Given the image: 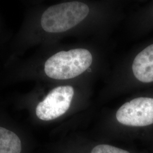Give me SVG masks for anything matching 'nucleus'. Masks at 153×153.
<instances>
[{
  "label": "nucleus",
  "instance_id": "f257e3e1",
  "mask_svg": "<svg viewBox=\"0 0 153 153\" xmlns=\"http://www.w3.org/2000/svg\"><path fill=\"white\" fill-rule=\"evenodd\" d=\"M74 95L71 85H59L52 88L35 107L36 116L42 121L55 120L69 109Z\"/></svg>",
  "mask_w": 153,
  "mask_h": 153
},
{
  "label": "nucleus",
  "instance_id": "f03ea898",
  "mask_svg": "<svg viewBox=\"0 0 153 153\" xmlns=\"http://www.w3.org/2000/svg\"><path fill=\"white\" fill-rule=\"evenodd\" d=\"M117 121L123 125L145 126L153 124V98L140 97L123 104L116 112Z\"/></svg>",
  "mask_w": 153,
  "mask_h": 153
},
{
  "label": "nucleus",
  "instance_id": "7ed1b4c3",
  "mask_svg": "<svg viewBox=\"0 0 153 153\" xmlns=\"http://www.w3.org/2000/svg\"><path fill=\"white\" fill-rule=\"evenodd\" d=\"M132 71L140 81L143 83L153 82V44L136 56L133 62Z\"/></svg>",
  "mask_w": 153,
  "mask_h": 153
},
{
  "label": "nucleus",
  "instance_id": "20e7f679",
  "mask_svg": "<svg viewBox=\"0 0 153 153\" xmlns=\"http://www.w3.org/2000/svg\"><path fill=\"white\" fill-rule=\"evenodd\" d=\"M21 142L15 133L0 126V153H21Z\"/></svg>",
  "mask_w": 153,
  "mask_h": 153
},
{
  "label": "nucleus",
  "instance_id": "39448f33",
  "mask_svg": "<svg viewBox=\"0 0 153 153\" xmlns=\"http://www.w3.org/2000/svg\"><path fill=\"white\" fill-rule=\"evenodd\" d=\"M91 153H129L128 152L109 145H99L93 149Z\"/></svg>",
  "mask_w": 153,
  "mask_h": 153
},
{
  "label": "nucleus",
  "instance_id": "423d86ee",
  "mask_svg": "<svg viewBox=\"0 0 153 153\" xmlns=\"http://www.w3.org/2000/svg\"><path fill=\"white\" fill-rule=\"evenodd\" d=\"M11 39V34L6 28L0 16V48H2L6 43H9Z\"/></svg>",
  "mask_w": 153,
  "mask_h": 153
}]
</instances>
